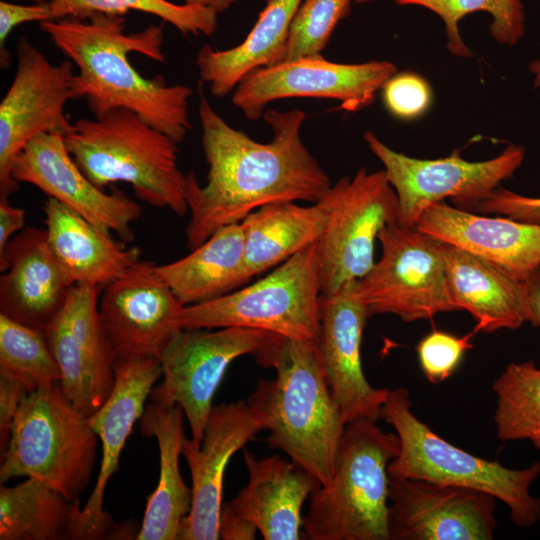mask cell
I'll return each instance as SVG.
<instances>
[{"label": "cell", "mask_w": 540, "mask_h": 540, "mask_svg": "<svg viewBox=\"0 0 540 540\" xmlns=\"http://www.w3.org/2000/svg\"><path fill=\"white\" fill-rule=\"evenodd\" d=\"M16 72L0 104V198L19 189L11 175L15 158L40 133L64 135L72 123L65 104L75 100L74 64H52L26 37L16 45Z\"/></svg>", "instance_id": "obj_13"}, {"label": "cell", "mask_w": 540, "mask_h": 540, "mask_svg": "<svg viewBox=\"0 0 540 540\" xmlns=\"http://www.w3.org/2000/svg\"><path fill=\"white\" fill-rule=\"evenodd\" d=\"M48 5L52 20L67 17L86 20L95 13L124 16L132 10L144 12L173 25L185 36L210 37L218 25L216 11L168 0H49Z\"/></svg>", "instance_id": "obj_34"}, {"label": "cell", "mask_w": 540, "mask_h": 540, "mask_svg": "<svg viewBox=\"0 0 540 540\" xmlns=\"http://www.w3.org/2000/svg\"><path fill=\"white\" fill-rule=\"evenodd\" d=\"M0 270V314L44 330L72 287L49 248L46 230L29 226L10 239Z\"/></svg>", "instance_id": "obj_23"}, {"label": "cell", "mask_w": 540, "mask_h": 540, "mask_svg": "<svg viewBox=\"0 0 540 540\" xmlns=\"http://www.w3.org/2000/svg\"><path fill=\"white\" fill-rule=\"evenodd\" d=\"M370 151L384 166L399 203L398 224L415 228L433 204L450 199L455 207L473 212L522 165L525 148L510 144L489 160L470 162L458 150L438 159H418L396 152L373 132L364 133Z\"/></svg>", "instance_id": "obj_9"}, {"label": "cell", "mask_w": 540, "mask_h": 540, "mask_svg": "<svg viewBox=\"0 0 540 540\" xmlns=\"http://www.w3.org/2000/svg\"><path fill=\"white\" fill-rule=\"evenodd\" d=\"M473 212L540 223V197L525 196L505 188H497L488 198L480 202Z\"/></svg>", "instance_id": "obj_39"}, {"label": "cell", "mask_w": 540, "mask_h": 540, "mask_svg": "<svg viewBox=\"0 0 540 540\" xmlns=\"http://www.w3.org/2000/svg\"><path fill=\"white\" fill-rule=\"evenodd\" d=\"M494 422L502 442L529 441L540 451V368L510 363L493 384Z\"/></svg>", "instance_id": "obj_32"}, {"label": "cell", "mask_w": 540, "mask_h": 540, "mask_svg": "<svg viewBox=\"0 0 540 540\" xmlns=\"http://www.w3.org/2000/svg\"><path fill=\"white\" fill-rule=\"evenodd\" d=\"M276 377L259 379L248 404L260 420L265 439L313 475L331 482L346 423L324 376L316 341L269 334L254 354Z\"/></svg>", "instance_id": "obj_3"}, {"label": "cell", "mask_w": 540, "mask_h": 540, "mask_svg": "<svg viewBox=\"0 0 540 540\" xmlns=\"http://www.w3.org/2000/svg\"><path fill=\"white\" fill-rule=\"evenodd\" d=\"M356 281L321 295L316 340L324 376L346 425L359 419L376 422L390 392L373 387L363 372L361 341L370 315Z\"/></svg>", "instance_id": "obj_18"}, {"label": "cell", "mask_w": 540, "mask_h": 540, "mask_svg": "<svg viewBox=\"0 0 540 540\" xmlns=\"http://www.w3.org/2000/svg\"><path fill=\"white\" fill-rule=\"evenodd\" d=\"M0 368L33 392L58 383L59 366L43 330L31 328L0 314Z\"/></svg>", "instance_id": "obj_35"}, {"label": "cell", "mask_w": 540, "mask_h": 540, "mask_svg": "<svg viewBox=\"0 0 540 540\" xmlns=\"http://www.w3.org/2000/svg\"><path fill=\"white\" fill-rule=\"evenodd\" d=\"M397 72L390 61L342 64L321 55L260 67L236 86L232 103L250 120L263 116L266 105L291 97L334 99L348 111H358L375 100L376 93Z\"/></svg>", "instance_id": "obj_14"}, {"label": "cell", "mask_w": 540, "mask_h": 540, "mask_svg": "<svg viewBox=\"0 0 540 540\" xmlns=\"http://www.w3.org/2000/svg\"><path fill=\"white\" fill-rule=\"evenodd\" d=\"M333 208L331 186L318 202L300 206L293 201L258 208L240 223L245 242L248 277L279 265L315 244L323 235Z\"/></svg>", "instance_id": "obj_28"}, {"label": "cell", "mask_w": 540, "mask_h": 540, "mask_svg": "<svg viewBox=\"0 0 540 540\" xmlns=\"http://www.w3.org/2000/svg\"><path fill=\"white\" fill-rule=\"evenodd\" d=\"M320 297L319 252L315 243L249 286L184 306L177 324L180 329L252 328L316 341Z\"/></svg>", "instance_id": "obj_8"}, {"label": "cell", "mask_w": 540, "mask_h": 540, "mask_svg": "<svg viewBox=\"0 0 540 540\" xmlns=\"http://www.w3.org/2000/svg\"><path fill=\"white\" fill-rule=\"evenodd\" d=\"M529 297V322L540 327V268L526 281Z\"/></svg>", "instance_id": "obj_44"}, {"label": "cell", "mask_w": 540, "mask_h": 540, "mask_svg": "<svg viewBox=\"0 0 540 540\" xmlns=\"http://www.w3.org/2000/svg\"><path fill=\"white\" fill-rule=\"evenodd\" d=\"M183 411L179 406L163 408L150 403L139 419L141 432L155 437L160 457L159 481L148 496L137 540H178L180 525L192 505V489L179 470L185 438Z\"/></svg>", "instance_id": "obj_27"}, {"label": "cell", "mask_w": 540, "mask_h": 540, "mask_svg": "<svg viewBox=\"0 0 540 540\" xmlns=\"http://www.w3.org/2000/svg\"><path fill=\"white\" fill-rule=\"evenodd\" d=\"M443 252L451 299L473 317L474 332L516 330L529 322L526 282L455 245L443 242Z\"/></svg>", "instance_id": "obj_25"}, {"label": "cell", "mask_w": 540, "mask_h": 540, "mask_svg": "<svg viewBox=\"0 0 540 540\" xmlns=\"http://www.w3.org/2000/svg\"><path fill=\"white\" fill-rule=\"evenodd\" d=\"M269 334L243 327L181 329L159 358L163 381L152 389L151 403L163 408L179 406L192 440L200 444L215 393L229 365L240 356L255 354Z\"/></svg>", "instance_id": "obj_12"}, {"label": "cell", "mask_w": 540, "mask_h": 540, "mask_svg": "<svg viewBox=\"0 0 540 540\" xmlns=\"http://www.w3.org/2000/svg\"><path fill=\"white\" fill-rule=\"evenodd\" d=\"M81 509L48 484L28 477L0 488L1 540L73 539Z\"/></svg>", "instance_id": "obj_31"}, {"label": "cell", "mask_w": 540, "mask_h": 540, "mask_svg": "<svg viewBox=\"0 0 540 540\" xmlns=\"http://www.w3.org/2000/svg\"><path fill=\"white\" fill-rule=\"evenodd\" d=\"M383 99L388 111L399 119L421 116L430 106L431 89L421 76L404 72L393 75L383 86Z\"/></svg>", "instance_id": "obj_38"}, {"label": "cell", "mask_w": 540, "mask_h": 540, "mask_svg": "<svg viewBox=\"0 0 540 540\" xmlns=\"http://www.w3.org/2000/svg\"><path fill=\"white\" fill-rule=\"evenodd\" d=\"M302 1L268 0L242 43L227 50H214L207 44L201 47L196 65L214 96H226L253 70L280 61Z\"/></svg>", "instance_id": "obj_30"}, {"label": "cell", "mask_w": 540, "mask_h": 540, "mask_svg": "<svg viewBox=\"0 0 540 540\" xmlns=\"http://www.w3.org/2000/svg\"><path fill=\"white\" fill-rule=\"evenodd\" d=\"M357 3L361 4V3H367V2H370L372 0H355Z\"/></svg>", "instance_id": "obj_47"}, {"label": "cell", "mask_w": 540, "mask_h": 540, "mask_svg": "<svg viewBox=\"0 0 540 540\" xmlns=\"http://www.w3.org/2000/svg\"><path fill=\"white\" fill-rule=\"evenodd\" d=\"M32 1L33 3H44L46 2V0H30Z\"/></svg>", "instance_id": "obj_48"}, {"label": "cell", "mask_w": 540, "mask_h": 540, "mask_svg": "<svg viewBox=\"0 0 540 540\" xmlns=\"http://www.w3.org/2000/svg\"><path fill=\"white\" fill-rule=\"evenodd\" d=\"M257 527L234 511L226 502L222 505L219 519V537L223 540L255 539Z\"/></svg>", "instance_id": "obj_42"}, {"label": "cell", "mask_w": 540, "mask_h": 540, "mask_svg": "<svg viewBox=\"0 0 540 540\" xmlns=\"http://www.w3.org/2000/svg\"><path fill=\"white\" fill-rule=\"evenodd\" d=\"M63 137L77 166L97 187L128 183L153 207L180 217L188 212L178 143L135 112L118 108L101 117L80 118Z\"/></svg>", "instance_id": "obj_4"}, {"label": "cell", "mask_w": 540, "mask_h": 540, "mask_svg": "<svg viewBox=\"0 0 540 540\" xmlns=\"http://www.w3.org/2000/svg\"><path fill=\"white\" fill-rule=\"evenodd\" d=\"M151 261L136 262L104 287L98 302L102 325L115 358H160L181 329L184 305Z\"/></svg>", "instance_id": "obj_17"}, {"label": "cell", "mask_w": 540, "mask_h": 540, "mask_svg": "<svg viewBox=\"0 0 540 540\" xmlns=\"http://www.w3.org/2000/svg\"><path fill=\"white\" fill-rule=\"evenodd\" d=\"M400 6L426 8L439 16L445 26L446 47L450 53L470 58L471 50L459 32V21L467 14L483 11L492 17V37L502 45L513 46L525 34V11L521 0H395Z\"/></svg>", "instance_id": "obj_33"}, {"label": "cell", "mask_w": 540, "mask_h": 540, "mask_svg": "<svg viewBox=\"0 0 540 540\" xmlns=\"http://www.w3.org/2000/svg\"><path fill=\"white\" fill-rule=\"evenodd\" d=\"M247 485L227 502L251 521L265 540H298L303 526L305 500L320 486L318 480L295 462L279 455L257 459L244 450Z\"/></svg>", "instance_id": "obj_24"}, {"label": "cell", "mask_w": 540, "mask_h": 540, "mask_svg": "<svg viewBox=\"0 0 540 540\" xmlns=\"http://www.w3.org/2000/svg\"><path fill=\"white\" fill-rule=\"evenodd\" d=\"M52 13L48 1L21 5L0 1V65L8 69L11 55L6 47L10 33L20 24L26 22H44L52 20Z\"/></svg>", "instance_id": "obj_40"}, {"label": "cell", "mask_w": 540, "mask_h": 540, "mask_svg": "<svg viewBox=\"0 0 540 540\" xmlns=\"http://www.w3.org/2000/svg\"><path fill=\"white\" fill-rule=\"evenodd\" d=\"M399 449L397 434L375 421L348 423L330 484L309 497L304 534L311 540H389L388 466Z\"/></svg>", "instance_id": "obj_5"}, {"label": "cell", "mask_w": 540, "mask_h": 540, "mask_svg": "<svg viewBox=\"0 0 540 540\" xmlns=\"http://www.w3.org/2000/svg\"><path fill=\"white\" fill-rule=\"evenodd\" d=\"M409 391L390 390L380 418L395 430L400 449L388 474L475 489L491 494L509 510L513 524L530 528L540 521V498L530 492L540 476V461L510 469L497 461L473 455L443 439L412 412Z\"/></svg>", "instance_id": "obj_6"}, {"label": "cell", "mask_w": 540, "mask_h": 540, "mask_svg": "<svg viewBox=\"0 0 540 540\" xmlns=\"http://www.w3.org/2000/svg\"><path fill=\"white\" fill-rule=\"evenodd\" d=\"M25 385L8 371L0 368V450L7 449L11 428L19 408L28 395Z\"/></svg>", "instance_id": "obj_41"}, {"label": "cell", "mask_w": 540, "mask_h": 540, "mask_svg": "<svg viewBox=\"0 0 540 540\" xmlns=\"http://www.w3.org/2000/svg\"><path fill=\"white\" fill-rule=\"evenodd\" d=\"M47 241L68 283L105 287L140 260L138 247L126 248L110 232L49 197L43 206Z\"/></svg>", "instance_id": "obj_26"}, {"label": "cell", "mask_w": 540, "mask_h": 540, "mask_svg": "<svg viewBox=\"0 0 540 540\" xmlns=\"http://www.w3.org/2000/svg\"><path fill=\"white\" fill-rule=\"evenodd\" d=\"M305 117L298 109L265 111L263 118L273 138L260 143L231 127L201 95V142L209 171L204 186L193 172L186 175L189 250L204 243L218 228L240 223L262 206L322 199L332 184L302 142Z\"/></svg>", "instance_id": "obj_1"}, {"label": "cell", "mask_w": 540, "mask_h": 540, "mask_svg": "<svg viewBox=\"0 0 540 540\" xmlns=\"http://www.w3.org/2000/svg\"><path fill=\"white\" fill-rule=\"evenodd\" d=\"M495 499L475 489L389 476V540H491Z\"/></svg>", "instance_id": "obj_16"}, {"label": "cell", "mask_w": 540, "mask_h": 540, "mask_svg": "<svg viewBox=\"0 0 540 540\" xmlns=\"http://www.w3.org/2000/svg\"><path fill=\"white\" fill-rule=\"evenodd\" d=\"M350 6L351 0H303L279 62L319 56L339 21L350 12Z\"/></svg>", "instance_id": "obj_36"}, {"label": "cell", "mask_w": 540, "mask_h": 540, "mask_svg": "<svg viewBox=\"0 0 540 540\" xmlns=\"http://www.w3.org/2000/svg\"><path fill=\"white\" fill-rule=\"evenodd\" d=\"M186 4L210 8L217 13L224 12L238 0H184Z\"/></svg>", "instance_id": "obj_45"}, {"label": "cell", "mask_w": 540, "mask_h": 540, "mask_svg": "<svg viewBox=\"0 0 540 540\" xmlns=\"http://www.w3.org/2000/svg\"><path fill=\"white\" fill-rule=\"evenodd\" d=\"M378 240L379 260L356 281L370 316L392 314L414 322L458 311L448 289L443 242L398 223L385 227Z\"/></svg>", "instance_id": "obj_10"}, {"label": "cell", "mask_w": 540, "mask_h": 540, "mask_svg": "<svg viewBox=\"0 0 540 540\" xmlns=\"http://www.w3.org/2000/svg\"><path fill=\"white\" fill-rule=\"evenodd\" d=\"M474 331L457 336L441 330H433L416 345V353L422 372L432 383L449 378L461 363L465 353L472 348Z\"/></svg>", "instance_id": "obj_37"}, {"label": "cell", "mask_w": 540, "mask_h": 540, "mask_svg": "<svg viewBox=\"0 0 540 540\" xmlns=\"http://www.w3.org/2000/svg\"><path fill=\"white\" fill-rule=\"evenodd\" d=\"M24 223L25 211L12 206L8 198H0V255L10 241V237L23 229Z\"/></svg>", "instance_id": "obj_43"}, {"label": "cell", "mask_w": 540, "mask_h": 540, "mask_svg": "<svg viewBox=\"0 0 540 540\" xmlns=\"http://www.w3.org/2000/svg\"><path fill=\"white\" fill-rule=\"evenodd\" d=\"M156 269L184 306L232 292L250 280L241 223L218 228L190 254Z\"/></svg>", "instance_id": "obj_29"}, {"label": "cell", "mask_w": 540, "mask_h": 540, "mask_svg": "<svg viewBox=\"0 0 540 540\" xmlns=\"http://www.w3.org/2000/svg\"><path fill=\"white\" fill-rule=\"evenodd\" d=\"M333 208L317 242L321 295L361 279L373 267L375 241L398 223L399 203L384 170L360 168L331 185Z\"/></svg>", "instance_id": "obj_11"}, {"label": "cell", "mask_w": 540, "mask_h": 540, "mask_svg": "<svg viewBox=\"0 0 540 540\" xmlns=\"http://www.w3.org/2000/svg\"><path fill=\"white\" fill-rule=\"evenodd\" d=\"M529 71L533 75L534 87L540 88V59L533 60L529 63Z\"/></svg>", "instance_id": "obj_46"}, {"label": "cell", "mask_w": 540, "mask_h": 540, "mask_svg": "<svg viewBox=\"0 0 540 540\" xmlns=\"http://www.w3.org/2000/svg\"><path fill=\"white\" fill-rule=\"evenodd\" d=\"M101 289L73 285L43 330L60 369L62 392L87 418L108 398L115 380V354L98 310Z\"/></svg>", "instance_id": "obj_15"}, {"label": "cell", "mask_w": 540, "mask_h": 540, "mask_svg": "<svg viewBox=\"0 0 540 540\" xmlns=\"http://www.w3.org/2000/svg\"><path fill=\"white\" fill-rule=\"evenodd\" d=\"M262 430L244 400L213 406L200 444L183 440L181 454L192 479V505L180 525L178 540H217L223 480L231 457Z\"/></svg>", "instance_id": "obj_21"}, {"label": "cell", "mask_w": 540, "mask_h": 540, "mask_svg": "<svg viewBox=\"0 0 540 540\" xmlns=\"http://www.w3.org/2000/svg\"><path fill=\"white\" fill-rule=\"evenodd\" d=\"M162 375L156 357L115 358L114 386L108 398L88 422L101 442V466L84 508L80 511L73 539H102L111 530L112 519L103 508L106 486L117 471L121 451L134 423L141 418L153 385Z\"/></svg>", "instance_id": "obj_20"}, {"label": "cell", "mask_w": 540, "mask_h": 540, "mask_svg": "<svg viewBox=\"0 0 540 540\" xmlns=\"http://www.w3.org/2000/svg\"><path fill=\"white\" fill-rule=\"evenodd\" d=\"M416 228L496 264L523 282L540 268V223L488 216L439 202L423 213Z\"/></svg>", "instance_id": "obj_22"}, {"label": "cell", "mask_w": 540, "mask_h": 540, "mask_svg": "<svg viewBox=\"0 0 540 540\" xmlns=\"http://www.w3.org/2000/svg\"><path fill=\"white\" fill-rule=\"evenodd\" d=\"M12 178L31 184L124 242L134 239L130 225L142 213L140 205L116 190L107 193L80 170L58 133L33 137L14 160Z\"/></svg>", "instance_id": "obj_19"}, {"label": "cell", "mask_w": 540, "mask_h": 540, "mask_svg": "<svg viewBox=\"0 0 540 540\" xmlns=\"http://www.w3.org/2000/svg\"><path fill=\"white\" fill-rule=\"evenodd\" d=\"M53 45L78 68L75 100L85 98L94 117L124 108L168 135L178 144L191 128L189 100L194 91L182 84L168 85L162 76H142L129 53L164 62L163 25L126 33L122 15L95 13L86 20L61 18L40 23Z\"/></svg>", "instance_id": "obj_2"}, {"label": "cell", "mask_w": 540, "mask_h": 540, "mask_svg": "<svg viewBox=\"0 0 540 540\" xmlns=\"http://www.w3.org/2000/svg\"><path fill=\"white\" fill-rule=\"evenodd\" d=\"M98 436L58 383L28 393L1 456L0 481L38 479L71 501L88 487Z\"/></svg>", "instance_id": "obj_7"}]
</instances>
